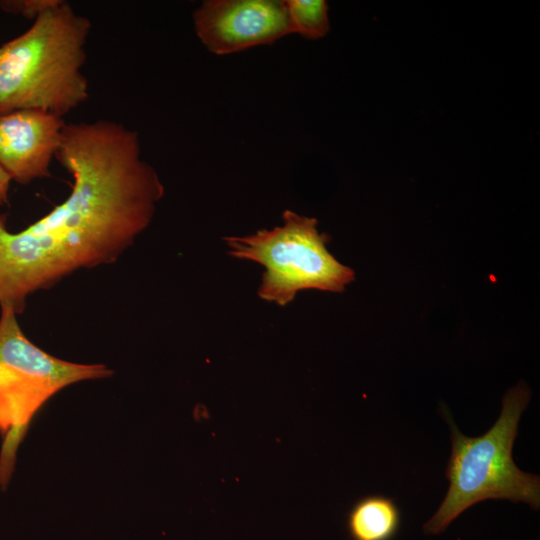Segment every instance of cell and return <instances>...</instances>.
Instances as JSON below:
<instances>
[{"mask_svg": "<svg viewBox=\"0 0 540 540\" xmlns=\"http://www.w3.org/2000/svg\"><path fill=\"white\" fill-rule=\"evenodd\" d=\"M91 22L64 2L0 46V114L35 109L62 117L88 98L82 73Z\"/></svg>", "mask_w": 540, "mask_h": 540, "instance_id": "obj_2", "label": "cell"}, {"mask_svg": "<svg viewBox=\"0 0 540 540\" xmlns=\"http://www.w3.org/2000/svg\"><path fill=\"white\" fill-rule=\"evenodd\" d=\"M292 34L319 39L330 30L328 5L324 0H285Z\"/></svg>", "mask_w": 540, "mask_h": 540, "instance_id": "obj_9", "label": "cell"}, {"mask_svg": "<svg viewBox=\"0 0 540 540\" xmlns=\"http://www.w3.org/2000/svg\"><path fill=\"white\" fill-rule=\"evenodd\" d=\"M60 0H3L0 8L8 13L21 15L33 21Z\"/></svg>", "mask_w": 540, "mask_h": 540, "instance_id": "obj_10", "label": "cell"}, {"mask_svg": "<svg viewBox=\"0 0 540 540\" xmlns=\"http://www.w3.org/2000/svg\"><path fill=\"white\" fill-rule=\"evenodd\" d=\"M16 313L1 308L0 315V485L13 472L16 452L30 421L54 394L84 380L109 377L102 364H79L56 358L23 333Z\"/></svg>", "mask_w": 540, "mask_h": 540, "instance_id": "obj_4", "label": "cell"}, {"mask_svg": "<svg viewBox=\"0 0 540 540\" xmlns=\"http://www.w3.org/2000/svg\"><path fill=\"white\" fill-rule=\"evenodd\" d=\"M56 159L72 176L69 196L19 232L0 219V307L80 269L115 262L149 226L164 185L142 158L138 133L109 120L65 124Z\"/></svg>", "mask_w": 540, "mask_h": 540, "instance_id": "obj_1", "label": "cell"}, {"mask_svg": "<svg viewBox=\"0 0 540 540\" xmlns=\"http://www.w3.org/2000/svg\"><path fill=\"white\" fill-rule=\"evenodd\" d=\"M401 525L395 501L383 495H368L356 501L347 513L351 540H393Z\"/></svg>", "mask_w": 540, "mask_h": 540, "instance_id": "obj_8", "label": "cell"}, {"mask_svg": "<svg viewBox=\"0 0 540 540\" xmlns=\"http://www.w3.org/2000/svg\"><path fill=\"white\" fill-rule=\"evenodd\" d=\"M11 181L10 175L0 165V205H4L8 201V192Z\"/></svg>", "mask_w": 540, "mask_h": 540, "instance_id": "obj_11", "label": "cell"}, {"mask_svg": "<svg viewBox=\"0 0 540 540\" xmlns=\"http://www.w3.org/2000/svg\"><path fill=\"white\" fill-rule=\"evenodd\" d=\"M282 221L272 229L224 238L231 256L265 268L258 289L261 299L283 307L301 290L341 293L354 281V271L328 251L330 237L318 231L315 218L285 210Z\"/></svg>", "mask_w": 540, "mask_h": 540, "instance_id": "obj_5", "label": "cell"}, {"mask_svg": "<svg viewBox=\"0 0 540 540\" xmlns=\"http://www.w3.org/2000/svg\"><path fill=\"white\" fill-rule=\"evenodd\" d=\"M65 124L62 117L42 110L0 114L1 167L20 184L49 176Z\"/></svg>", "mask_w": 540, "mask_h": 540, "instance_id": "obj_7", "label": "cell"}, {"mask_svg": "<svg viewBox=\"0 0 540 540\" xmlns=\"http://www.w3.org/2000/svg\"><path fill=\"white\" fill-rule=\"evenodd\" d=\"M530 397L524 382L508 390L497 421L479 437L462 434L448 410L442 408L451 430V455L446 468L449 487L436 513L424 524L425 534L443 532L462 512L487 499L524 502L539 509V476L520 470L512 458L519 420Z\"/></svg>", "mask_w": 540, "mask_h": 540, "instance_id": "obj_3", "label": "cell"}, {"mask_svg": "<svg viewBox=\"0 0 540 540\" xmlns=\"http://www.w3.org/2000/svg\"><path fill=\"white\" fill-rule=\"evenodd\" d=\"M192 19L198 39L216 55L269 45L292 34L285 0H206Z\"/></svg>", "mask_w": 540, "mask_h": 540, "instance_id": "obj_6", "label": "cell"}]
</instances>
